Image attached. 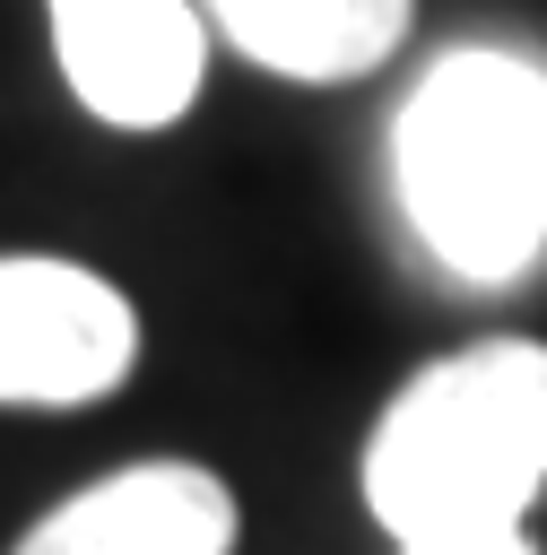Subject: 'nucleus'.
Instances as JSON below:
<instances>
[{
  "mask_svg": "<svg viewBox=\"0 0 547 555\" xmlns=\"http://www.w3.org/2000/svg\"><path fill=\"white\" fill-rule=\"evenodd\" d=\"M391 165L417 243L469 286H512L547 251V69L486 43L443 52L391 130Z\"/></svg>",
  "mask_w": 547,
  "mask_h": 555,
  "instance_id": "1",
  "label": "nucleus"
},
{
  "mask_svg": "<svg viewBox=\"0 0 547 555\" xmlns=\"http://www.w3.org/2000/svg\"><path fill=\"white\" fill-rule=\"evenodd\" d=\"M547 486V347L486 338L425 364L365 442V503L399 538L504 529Z\"/></svg>",
  "mask_w": 547,
  "mask_h": 555,
  "instance_id": "2",
  "label": "nucleus"
},
{
  "mask_svg": "<svg viewBox=\"0 0 547 555\" xmlns=\"http://www.w3.org/2000/svg\"><path fill=\"white\" fill-rule=\"evenodd\" d=\"M139 364V312L78 260H0V408H87Z\"/></svg>",
  "mask_w": 547,
  "mask_h": 555,
  "instance_id": "3",
  "label": "nucleus"
},
{
  "mask_svg": "<svg viewBox=\"0 0 547 555\" xmlns=\"http://www.w3.org/2000/svg\"><path fill=\"white\" fill-rule=\"evenodd\" d=\"M69 95L113 130H165L191 113L208 69L200 0H43Z\"/></svg>",
  "mask_w": 547,
  "mask_h": 555,
  "instance_id": "4",
  "label": "nucleus"
},
{
  "mask_svg": "<svg viewBox=\"0 0 547 555\" xmlns=\"http://www.w3.org/2000/svg\"><path fill=\"white\" fill-rule=\"evenodd\" d=\"M234 494L191 460H139L52 503L9 555H226Z\"/></svg>",
  "mask_w": 547,
  "mask_h": 555,
  "instance_id": "5",
  "label": "nucleus"
},
{
  "mask_svg": "<svg viewBox=\"0 0 547 555\" xmlns=\"http://www.w3.org/2000/svg\"><path fill=\"white\" fill-rule=\"evenodd\" d=\"M208 35H226L243 61L278 69V78H365L399 52L417 0H200Z\"/></svg>",
  "mask_w": 547,
  "mask_h": 555,
  "instance_id": "6",
  "label": "nucleus"
},
{
  "mask_svg": "<svg viewBox=\"0 0 547 555\" xmlns=\"http://www.w3.org/2000/svg\"><path fill=\"white\" fill-rule=\"evenodd\" d=\"M399 555H538L521 520L504 529H434V538H399Z\"/></svg>",
  "mask_w": 547,
  "mask_h": 555,
  "instance_id": "7",
  "label": "nucleus"
}]
</instances>
